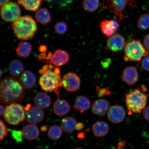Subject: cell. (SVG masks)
Instances as JSON below:
<instances>
[{
	"label": "cell",
	"mask_w": 149,
	"mask_h": 149,
	"mask_svg": "<svg viewBox=\"0 0 149 149\" xmlns=\"http://www.w3.org/2000/svg\"><path fill=\"white\" fill-rule=\"evenodd\" d=\"M25 93L23 84L17 78L9 76L1 80L0 99L3 104H11L21 101Z\"/></svg>",
	"instance_id": "1"
},
{
	"label": "cell",
	"mask_w": 149,
	"mask_h": 149,
	"mask_svg": "<svg viewBox=\"0 0 149 149\" xmlns=\"http://www.w3.org/2000/svg\"><path fill=\"white\" fill-rule=\"evenodd\" d=\"M52 64L46 65L39 72L42 74L39 80V84L43 90L47 92L56 91L59 87L62 86L61 71L59 67Z\"/></svg>",
	"instance_id": "2"
},
{
	"label": "cell",
	"mask_w": 149,
	"mask_h": 149,
	"mask_svg": "<svg viewBox=\"0 0 149 149\" xmlns=\"http://www.w3.org/2000/svg\"><path fill=\"white\" fill-rule=\"evenodd\" d=\"M15 36L20 40H29L34 36L37 29L36 21L31 16L20 17L11 25Z\"/></svg>",
	"instance_id": "3"
},
{
	"label": "cell",
	"mask_w": 149,
	"mask_h": 149,
	"mask_svg": "<svg viewBox=\"0 0 149 149\" xmlns=\"http://www.w3.org/2000/svg\"><path fill=\"white\" fill-rule=\"evenodd\" d=\"M148 95L141 89L130 91L125 95L126 105L129 115L132 113H140L145 109Z\"/></svg>",
	"instance_id": "4"
},
{
	"label": "cell",
	"mask_w": 149,
	"mask_h": 149,
	"mask_svg": "<svg viewBox=\"0 0 149 149\" xmlns=\"http://www.w3.org/2000/svg\"><path fill=\"white\" fill-rule=\"evenodd\" d=\"M124 49V59L127 61L139 62L143 57L149 55L148 52L139 40H134L126 42Z\"/></svg>",
	"instance_id": "5"
},
{
	"label": "cell",
	"mask_w": 149,
	"mask_h": 149,
	"mask_svg": "<svg viewBox=\"0 0 149 149\" xmlns=\"http://www.w3.org/2000/svg\"><path fill=\"white\" fill-rule=\"evenodd\" d=\"M3 117L9 124L18 125L26 118L25 109L20 104H11L5 107Z\"/></svg>",
	"instance_id": "6"
},
{
	"label": "cell",
	"mask_w": 149,
	"mask_h": 149,
	"mask_svg": "<svg viewBox=\"0 0 149 149\" xmlns=\"http://www.w3.org/2000/svg\"><path fill=\"white\" fill-rule=\"evenodd\" d=\"M102 8L109 9V11L118 17L120 20L125 17L123 15V11L127 5L132 7H136L133 0H103Z\"/></svg>",
	"instance_id": "7"
},
{
	"label": "cell",
	"mask_w": 149,
	"mask_h": 149,
	"mask_svg": "<svg viewBox=\"0 0 149 149\" xmlns=\"http://www.w3.org/2000/svg\"><path fill=\"white\" fill-rule=\"evenodd\" d=\"M1 18L6 22H13L21 15V10L19 5L13 2H9L1 7Z\"/></svg>",
	"instance_id": "8"
},
{
	"label": "cell",
	"mask_w": 149,
	"mask_h": 149,
	"mask_svg": "<svg viewBox=\"0 0 149 149\" xmlns=\"http://www.w3.org/2000/svg\"><path fill=\"white\" fill-rule=\"evenodd\" d=\"M61 84L62 86L67 91L75 92L80 88L81 85V79L75 73L68 72L63 76Z\"/></svg>",
	"instance_id": "9"
},
{
	"label": "cell",
	"mask_w": 149,
	"mask_h": 149,
	"mask_svg": "<svg viewBox=\"0 0 149 149\" xmlns=\"http://www.w3.org/2000/svg\"><path fill=\"white\" fill-rule=\"evenodd\" d=\"M126 44L124 37L120 33H115L109 37L105 49L113 53H118L123 51Z\"/></svg>",
	"instance_id": "10"
},
{
	"label": "cell",
	"mask_w": 149,
	"mask_h": 149,
	"mask_svg": "<svg viewBox=\"0 0 149 149\" xmlns=\"http://www.w3.org/2000/svg\"><path fill=\"white\" fill-rule=\"evenodd\" d=\"M126 116L125 110L122 106H111L108 111L107 117L109 120L114 124L119 123L124 120Z\"/></svg>",
	"instance_id": "11"
},
{
	"label": "cell",
	"mask_w": 149,
	"mask_h": 149,
	"mask_svg": "<svg viewBox=\"0 0 149 149\" xmlns=\"http://www.w3.org/2000/svg\"><path fill=\"white\" fill-rule=\"evenodd\" d=\"M70 57V54L68 52L63 50L57 49L52 55L49 61H42L59 67L66 64L69 60Z\"/></svg>",
	"instance_id": "12"
},
{
	"label": "cell",
	"mask_w": 149,
	"mask_h": 149,
	"mask_svg": "<svg viewBox=\"0 0 149 149\" xmlns=\"http://www.w3.org/2000/svg\"><path fill=\"white\" fill-rule=\"evenodd\" d=\"M45 113L42 109L34 106L31 107L26 113L27 122L31 124L39 123L43 120Z\"/></svg>",
	"instance_id": "13"
},
{
	"label": "cell",
	"mask_w": 149,
	"mask_h": 149,
	"mask_svg": "<svg viewBox=\"0 0 149 149\" xmlns=\"http://www.w3.org/2000/svg\"><path fill=\"white\" fill-rule=\"evenodd\" d=\"M121 78L128 85L134 84L138 79V72L137 68L134 66L127 67L123 71Z\"/></svg>",
	"instance_id": "14"
},
{
	"label": "cell",
	"mask_w": 149,
	"mask_h": 149,
	"mask_svg": "<svg viewBox=\"0 0 149 149\" xmlns=\"http://www.w3.org/2000/svg\"><path fill=\"white\" fill-rule=\"evenodd\" d=\"M118 22L114 20H105L100 22V29L105 36L109 37L115 34L119 27Z\"/></svg>",
	"instance_id": "15"
},
{
	"label": "cell",
	"mask_w": 149,
	"mask_h": 149,
	"mask_svg": "<svg viewBox=\"0 0 149 149\" xmlns=\"http://www.w3.org/2000/svg\"><path fill=\"white\" fill-rule=\"evenodd\" d=\"M109 102L107 100L103 99L96 100L92 105V113L98 116H103L109 109Z\"/></svg>",
	"instance_id": "16"
},
{
	"label": "cell",
	"mask_w": 149,
	"mask_h": 149,
	"mask_svg": "<svg viewBox=\"0 0 149 149\" xmlns=\"http://www.w3.org/2000/svg\"><path fill=\"white\" fill-rule=\"evenodd\" d=\"M22 132L24 138L30 141L35 140L40 136V131L38 127L33 124H28L24 126Z\"/></svg>",
	"instance_id": "17"
},
{
	"label": "cell",
	"mask_w": 149,
	"mask_h": 149,
	"mask_svg": "<svg viewBox=\"0 0 149 149\" xmlns=\"http://www.w3.org/2000/svg\"><path fill=\"white\" fill-rule=\"evenodd\" d=\"M70 110L69 104L64 100L56 101L53 105V111L55 114L58 116H62L68 114Z\"/></svg>",
	"instance_id": "18"
},
{
	"label": "cell",
	"mask_w": 149,
	"mask_h": 149,
	"mask_svg": "<svg viewBox=\"0 0 149 149\" xmlns=\"http://www.w3.org/2000/svg\"><path fill=\"white\" fill-rule=\"evenodd\" d=\"M23 84L24 88H32L36 83V79L35 74L29 71H25L21 74L19 79Z\"/></svg>",
	"instance_id": "19"
},
{
	"label": "cell",
	"mask_w": 149,
	"mask_h": 149,
	"mask_svg": "<svg viewBox=\"0 0 149 149\" xmlns=\"http://www.w3.org/2000/svg\"><path fill=\"white\" fill-rule=\"evenodd\" d=\"M91 107L90 100L86 97L81 96L76 98L73 108L74 111H77L83 113Z\"/></svg>",
	"instance_id": "20"
},
{
	"label": "cell",
	"mask_w": 149,
	"mask_h": 149,
	"mask_svg": "<svg viewBox=\"0 0 149 149\" xmlns=\"http://www.w3.org/2000/svg\"><path fill=\"white\" fill-rule=\"evenodd\" d=\"M93 133L98 137L104 136L109 133V125L103 121H97L92 126Z\"/></svg>",
	"instance_id": "21"
},
{
	"label": "cell",
	"mask_w": 149,
	"mask_h": 149,
	"mask_svg": "<svg viewBox=\"0 0 149 149\" xmlns=\"http://www.w3.org/2000/svg\"><path fill=\"white\" fill-rule=\"evenodd\" d=\"M35 105L41 109H45L51 105V97L46 93L40 92L35 96L34 98Z\"/></svg>",
	"instance_id": "22"
},
{
	"label": "cell",
	"mask_w": 149,
	"mask_h": 149,
	"mask_svg": "<svg viewBox=\"0 0 149 149\" xmlns=\"http://www.w3.org/2000/svg\"><path fill=\"white\" fill-rule=\"evenodd\" d=\"M77 123L76 119L72 117H68L63 118L61 123V127L65 133L71 134L76 130Z\"/></svg>",
	"instance_id": "23"
},
{
	"label": "cell",
	"mask_w": 149,
	"mask_h": 149,
	"mask_svg": "<svg viewBox=\"0 0 149 149\" xmlns=\"http://www.w3.org/2000/svg\"><path fill=\"white\" fill-rule=\"evenodd\" d=\"M32 49V46L29 42H22L19 44L16 52L18 57L27 58L30 55Z\"/></svg>",
	"instance_id": "24"
},
{
	"label": "cell",
	"mask_w": 149,
	"mask_h": 149,
	"mask_svg": "<svg viewBox=\"0 0 149 149\" xmlns=\"http://www.w3.org/2000/svg\"><path fill=\"white\" fill-rule=\"evenodd\" d=\"M37 22L42 25H46L51 22V16L49 10L45 8L39 9L35 15Z\"/></svg>",
	"instance_id": "25"
},
{
	"label": "cell",
	"mask_w": 149,
	"mask_h": 149,
	"mask_svg": "<svg viewBox=\"0 0 149 149\" xmlns=\"http://www.w3.org/2000/svg\"><path fill=\"white\" fill-rule=\"evenodd\" d=\"M42 1V0H18V2L26 10L35 12L38 10Z\"/></svg>",
	"instance_id": "26"
},
{
	"label": "cell",
	"mask_w": 149,
	"mask_h": 149,
	"mask_svg": "<svg viewBox=\"0 0 149 149\" xmlns=\"http://www.w3.org/2000/svg\"><path fill=\"white\" fill-rule=\"evenodd\" d=\"M24 65L19 60L15 59L10 63L9 65V69L11 75L14 76H18L24 72Z\"/></svg>",
	"instance_id": "27"
},
{
	"label": "cell",
	"mask_w": 149,
	"mask_h": 149,
	"mask_svg": "<svg viewBox=\"0 0 149 149\" xmlns=\"http://www.w3.org/2000/svg\"><path fill=\"white\" fill-rule=\"evenodd\" d=\"M62 134L63 130L60 126L54 125L49 127L48 135L50 139L55 141L60 139Z\"/></svg>",
	"instance_id": "28"
},
{
	"label": "cell",
	"mask_w": 149,
	"mask_h": 149,
	"mask_svg": "<svg viewBox=\"0 0 149 149\" xmlns=\"http://www.w3.org/2000/svg\"><path fill=\"white\" fill-rule=\"evenodd\" d=\"M99 0H84L83 7L87 12H93L97 10L99 7Z\"/></svg>",
	"instance_id": "29"
},
{
	"label": "cell",
	"mask_w": 149,
	"mask_h": 149,
	"mask_svg": "<svg viewBox=\"0 0 149 149\" xmlns=\"http://www.w3.org/2000/svg\"><path fill=\"white\" fill-rule=\"evenodd\" d=\"M138 27L141 30L145 31L149 28V14L141 15L139 18Z\"/></svg>",
	"instance_id": "30"
},
{
	"label": "cell",
	"mask_w": 149,
	"mask_h": 149,
	"mask_svg": "<svg viewBox=\"0 0 149 149\" xmlns=\"http://www.w3.org/2000/svg\"><path fill=\"white\" fill-rule=\"evenodd\" d=\"M54 29L55 32L58 34H63L68 31V26L64 22H59L56 24Z\"/></svg>",
	"instance_id": "31"
},
{
	"label": "cell",
	"mask_w": 149,
	"mask_h": 149,
	"mask_svg": "<svg viewBox=\"0 0 149 149\" xmlns=\"http://www.w3.org/2000/svg\"><path fill=\"white\" fill-rule=\"evenodd\" d=\"M96 91L98 97H102L105 96L110 95L112 94L111 91L107 88H101L98 86L95 85Z\"/></svg>",
	"instance_id": "32"
},
{
	"label": "cell",
	"mask_w": 149,
	"mask_h": 149,
	"mask_svg": "<svg viewBox=\"0 0 149 149\" xmlns=\"http://www.w3.org/2000/svg\"><path fill=\"white\" fill-rule=\"evenodd\" d=\"M10 132L13 139H14L17 142L20 143L23 142V136L22 132L20 130H10Z\"/></svg>",
	"instance_id": "33"
},
{
	"label": "cell",
	"mask_w": 149,
	"mask_h": 149,
	"mask_svg": "<svg viewBox=\"0 0 149 149\" xmlns=\"http://www.w3.org/2000/svg\"><path fill=\"white\" fill-rule=\"evenodd\" d=\"M0 128H1V134H0V140L2 141L6 136L8 133V129L4 122L3 120H0Z\"/></svg>",
	"instance_id": "34"
},
{
	"label": "cell",
	"mask_w": 149,
	"mask_h": 149,
	"mask_svg": "<svg viewBox=\"0 0 149 149\" xmlns=\"http://www.w3.org/2000/svg\"><path fill=\"white\" fill-rule=\"evenodd\" d=\"M141 66L143 69L149 72V55L145 57L141 62Z\"/></svg>",
	"instance_id": "35"
},
{
	"label": "cell",
	"mask_w": 149,
	"mask_h": 149,
	"mask_svg": "<svg viewBox=\"0 0 149 149\" xmlns=\"http://www.w3.org/2000/svg\"><path fill=\"white\" fill-rule=\"evenodd\" d=\"M143 116L146 120L149 122V106L145 108L143 110Z\"/></svg>",
	"instance_id": "36"
},
{
	"label": "cell",
	"mask_w": 149,
	"mask_h": 149,
	"mask_svg": "<svg viewBox=\"0 0 149 149\" xmlns=\"http://www.w3.org/2000/svg\"><path fill=\"white\" fill-rule=\"evenodd\" d=\"M144 46L146 49L149 51V34L145 37L144 40Z\"/></svg>",
	"instance_id": "37"
},
{
	"label": "cell",
	"mask_w": 149,
	"mask_h": 149,
	"mask_svg": "<svg viewBox=\"0 0 149 149\" xmlns=\"http://www.w3.org/2000/svg\"><path fill=\"white\" fill-rule=\"evenodd\" d=\"M111 61L110 59H105V61H102V66L104 67V68H107L111 63Z\"/></svg>",
	"instance_id": "38"
},
{
	"label": "cell",
	"mask_w": 149,
	"mask_h": 149,
	"mask_svg": "<svg viewBox=\"0 0 149 149\" xmlns=\"http://www.w3.org/2000/svg\"><path fill=\"white\" fill-rule=\"evenodd\" d=\"M126 144L125 141H121L117 145V149H124Z\"/></svg>",
	"instance_id": "39"
},
{
	"label": "cell",
	"mask_w": 149,
	"mask_h": 149,
	"mask_svg": "<svg viewBox=\"0 0 149 149\" xmlns=\"http://www.w3.org/2000/svg\"><path fill=\"white\" fill-rule=\"evenodd\" d=\"M84 127V124L81 123H78L76 125V130H82Z\"/></svg>",
	"instance_id": "40"
},
{
	"label": "cell",
	"mask_w": 149,
	"mask_h": 149,
	"mask_svg": "<svg viewBox=\"0 0 149 149\" xmlns=\"http://www.w3.org/2000/svg\"><path fill=\"white\" fill-rule=\"evenodd\" d=\"M77 137V138L80 139L84 138L85 137V134L84 133H80L78 134Z\"/></svg>",
	"instance_id": "41"
},
{
	"label": "cell",
	"mask_w": 149,
	"mask_h": 149,
	"mask_svg": "<svg viewBox=\"0 0 149 149\" xmlns=\"http://www.w3.org/2000/svg\"><path fill=\"white\" fill-rule=\"evenodd\" d=\"M9 1L10 0H1V5H0L1 7L3 6V5L8 3Z\"/></svg>",
	"instance_id": "42"
},
{
	"label": "cell",
	"mask_w": 149,
	"mask_h": 149,
	"mask_svg": "<svg viewBox=\"0 0 149 149\" xmlns=\"http://www.w3.org/2000/svg\"><path fill=\"white\" fill-rule=\"evenodd\" d=\"M47 125H45L41 127L40 128V130L42 132H45L47 130Z\"/></svg>",
	"instance_id": "43"
},
{
	"label": "cell",
	"mask_w": 149,
	"mask_h": 149,
	"mask_svg": "<svg viewBox=\"0 0 149 149\" xmlns=\"http://www.w3.org/2000/svg\"><path fill=\"white\" fill-rule=\"evenodd\" d=\"M31 106L30 104H28L26 106V107L24 108V109H25V111H27L31 109Z\"/></svg>",
	"instance_id": "44"
},
{
	"label": "cell",
	"mask_w": 149,
	"mask_h": 149,
	"mask_svg": "<svg viewBox=\"0 0 149 149\" xmlns=\"http://www.w3.org/2000/svg\"><path fill=\"white\" fill-rule=\"evenodd\" d=\"M46 47L45 46H41L40 48V51L42 52H44L46 51Z\"/></svg>",
	"instance_id": "45"
},
{
	"label": "cell",
	"mask_w": 149,
	"mask_h": 149,
	"mask_svg": "<svg viewBox=\"0 0 149 149\" xmlns=\"http://www.w3.org/2000/svg\"><path fill=\"white\" fill-rule=\"evenodd\" d=\"M1 106V112H0V114H1V116L3 114V113H4L5 109L1 105H0Z\"/></svg>",
	"instance_id": "46"
},
{
	"label": "cell",
	"mask_w": 149,
	"mask_h": 149,
	"mask_svg": "<svg viewBox=\"0 0 149 149\" xmlns=\"http://www.w3.org/2000/svg\"><path fill=\"white\" fill-rule=\"evenodd\" d=\"M45 1L48 2V3H51L53 1V0H45Z\"/></svg>",
	"instance_id": "47"
},
{
	"label": "cell",
	"mask_w": 149,
	"mask_h": 149,
	"mask_svg": "<svg viewBox=\"0 0 149 149\" xmlns=\"http://www.w3.org/2000/svg\"><path fill=\"white\" fill-rule=\"evenodd\" d=\"M74 149H82L81 148H75Z\"/></svg>",
	"instance_id": "48"
},
{
	"label": "cell",
	"mask_w": 149,
	"mask_h": 149,
	"mask_svg": "<svg viewBox=\"0 0 149 149\" xmlns=\"http://www.w3.org/2000/svg\"></svg>",
	"instance_id": "49"
}]
</instances>
